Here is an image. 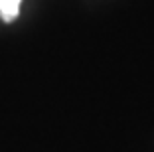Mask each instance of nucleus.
I'll return each instance as SVG.
<instances>
[{"mask_svg": "<svg viewBox=\"0 0 154 152\" xmlns=\"http://www.w3.org/2000/svg\"><path fill=\"white\" fill-rule=\"evenodd\" d=\"M22 0H0V16L4 22H12L20 12Z\"/></svg>", "mask_w": 154, "mask_h": 152, "instance_id": "nucleus-1", "label": "nucleus"}]
</instances>
